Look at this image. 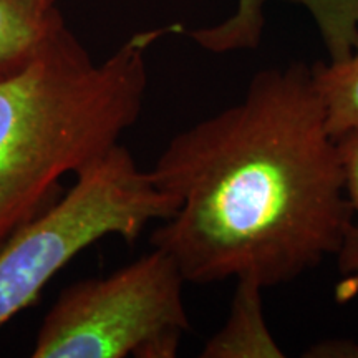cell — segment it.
<instances>
[{
  "instance_id": "cell-10",
  "label": "cell",
  "mask_w": 358,
  "mask_h": 358,
  "mask_svg": "<svg viewBox=\"0 0 358 358\" xmlns=\"http://www.w3.org/2000/svg\"><path fill=\"white\" fill-rule=\"evenodd\" d=\"M264 10L256 0H237V8L229 19L206 29L187 30V35L199 47L213 53L250 50L261 42L264 30Z\"/></svg>"
},
{
  "instance_id": "cell-5",
  "label": "cell",
  "mask_w": 358,
  "mask_h": 358,
  "mask_svg": "<svg viewBox=\"0 0 358 358\" xmlns=\"http://www.w3.org/2000/svg\"><path fill=\"white\" fill-rule=\"evenodd\" d=\"M262 285L237 280L229 317L216 335L208 340L204 358H277L284 352L268 330L262 307Z\"/></svg>"
},
{
  "instance_id": "cell-11",
  "label": "cell",
  "mask_w": 358,
  "mask_h": 358,
  "mask_svg": "<svg viewBox=\"0 0 358 358\" xmlns=\"http://www.w3.org/2000/svg\"><path fill=\"white\" fill-rule=\"evenodd\" d=\"M27 2H32L35 6L42 7V8H53L55 7L57 0H27Z\"/></svg>"
},
{
  "instance_id": "cell-6",
  "label": "cell",
  "mask_w": 358,
  "mask_h": 358,
  "mask_svg": "<svg viewBox=\"0 0 358 358\" xmlns=\"http://www.w3.org/2000/svg\"><path fill=\"white\" fill-rule=\"evenodd\" d=\"M65 19L57 7L27 0H0V78L20 70Z\"/></svg>"
},
{
  "instance_id": "cell-8",
  "label": "cell",
  "mask_w": 358,
  "mask_h": 358,
  "mask_svg": "<svg viewBox=\"0 0 358 358\" xmlns=\"http://www.w3.org/2000/svg\"><path fill=\"white\" fill-rule=\"evenodd\" d=\"M340 164H342L345 194L350 206V222L337 252L338 297L342 301L358 294V131H350L337 138Z\"/></svg>"
},
{
  "instance_id": "cell-2",
  "label": "cell",
  "mask_w": 358,
  "mask_h": 358,
  "mask_svg": "<svg viewBox=\"0 0 358 358\" xmlns=\"http://www.w3.org/2000/svg\"><path fill=\"white\" fill-rule=\"evenodd\" d=\"M182 32L179 24L141 30L96 64L65 22L0 78V248L50 204L62 178L120 145L145 105L148 52Z\"/></svg>"
},
{
  "instance_id": "cell-3",
  "label": "cell",
  "mask_w": 358,
  "mask_h": 358,
  "mask_svg": "<svg viewBox=\"0 0 358 358\" xmlns=\"http://www.w3.org/2000/svg\"><path fill=\"white\" fill-rule=\"evenodd\" d=\"M57 203L27 221L0 248V329L37 301L45 285L103 237L134 243L153 221L178 211L123 145L75 174Z\"/></svg>"
},
{
  "instance_id": "cell-4",
  "label": "cell",
  "mask_w": 358,
  "mask_h": 358,
  "mask_svg": "<svg viewBox=\"0 0 358 358\" xmlns=\"http://www.w3.org/2000/svg\"><path fill=\"white\" fill-rule=\"evenodd\" d=\"M186 279L158 248L58 295L40 325L34 358H173L189 330Z\"/></svg>"
},
{
  "instance_id": "cell-1",
  "label": "cell",
  "mask_w": 358,
  "mask_h": 358,
  "mask_svg": "<svg viewBox=\"0 0 358 358\" xmlns=\"http://www.w3.org/2000/svg\"><path fill=\"white\" fill-rule=\"evenodd\" d=\"M150 173L178 199L151 243L191 284H287L337 256L350 222L337 140L302 62L259 71L239 103L176 134Z\"/></svg>"
},
{
  "instance_id": "cell-9",
  "label": "cell",
  "mask_w": 358,
  "mask_h": 358,
  "mask_svg": "<svg viewBox=\"0 0 358 358\" xmlns=\"http://www.w3.org/2000/svg\"><path fill=\"white\" fill-rule=\"evenodd\" d=\"M267 2L271 0H256V6L264 10ZM285 2L302 6L310 13L330 62L348 57L358 32V0H285Z\"/></svg>"
},
{
  "instance_id": "cell-7",
  "label": "cell",
  "mask_w": 358,
  "mask_h": 358,
  "mask_svg": "<svg viewBox=\"0 0 358 358\" xmlns=\"http://www.w3.org/2000/svg\"><path fill=\"white\" fill-rule=\"evenodd\" d=\"M310 70L330 134L337 140L358 131V32L348 57L337 62H317Z\"/></svg>"
}]
</instances>
